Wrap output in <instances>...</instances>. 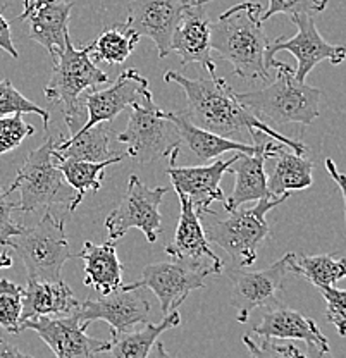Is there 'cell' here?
<instances>
[{"mask_svg":"<svg viewBox=\"0 0 346 358\" xmlns=\"http://www.w3.org/2000/svg\"><path fill=\"white\" fill-rule=\"evenodd\" d=\"M166 83L178 85L185 92L188 100V112L186 117L199 128L219 134L224 138H233L234 134L248 133L252 143L259 138L260 133L267 134L271 140L291 148L295 154L303 155L307 147L298 140L286 138L277 133L264 121L257 119L247 106L240 102L234 95L224 78L217 76L214 80H202V78H186L178 71H166L164 74Z\"/></svg>","mask_w":346,"mask_h":358,"instance_id":"1","label":"cell"},{"mask_svg":"<svg viewBox=\"0 0 346 358\" xmlns=\"http://www.w3.org/2000/svg\"><path fill=\"white\" fill-rule=\"evenodd\" d=\"M260 14V3L241 2L210 22L212 50L231 62L234 74L241 80L269 81L266 59L269 40Z\"/></svg>","mask_w":346,"mask_h":358,"instance_id":"2","label":"cell"},{"mask_svg":"<svg viewBox=\"0 0 346 358\" xmlns=\"http://www.w3.org/2000/svg\"><path fill=\"white\" fill-rule=\"evenodd\" d=\"M289 195L279 199L266 196L257 200L254 207L243 208L241 205L238 208H228V215H219L217 212L207 208L200 215L207 240L221 246L236 267H250L257 260L260 245L269 236L267 212L284 203Z\"/></svg>","mask_w":346,"mask_h":358,"instance_id":"3","label":"cell"},{"mask_svg":"<svg viewBox=\"0 0 346 358\" xmlns=\"http://www.w3.org/2000/svg\"><path fill=\"white\" fill-rule=\"evenodd\" d=\"M276 71L277 76L274 83L255 92L234 93L236 99L271 128L289 122L312 124L319 117L321 90L296 80L295 69L284 62H281Z\"/></svg>","mask_w":346,"mask_h":358,"instance_id":"4","label":"cell"},{"mask_svg":"<svg viewBox=\"0 0 346 358\" xmlns=\"http://www.w3.org/2000/svg\"><path fill=\"white\" fill-rule=\"evenodd\" d=\"M54 62L50 81L43 88V93L50 102L61 103L69 136H73L85 122L81 95L85 92H92L99 85L107 83L109 76L93 62L90 47L76 48L71 42V36L66 40L64 50L54 59Z\"/></svg>","mask_w":346,"mask_h":358,"instance_id":"5","label":"cell"},{"mask_svg":"<svg viewBox=\"0 0 346 358\" xmlns=\"http://www.w3.org/2000/svg\"><path fill=\"white\" fill-rule=\"evenodd\" d=\"M6 246L23 260L28 279L33 281H59L62 267L73 255L64 221L52 212H45L35 226L10 236Z\"/></svg>","mask_w":346,"mask_h":358,"instance_id":"6","label":"cell"},{"mask_svg":"<svg viewBox=\"0 0 346 358\" xmlns=\"http://www.w3.org/2000/svg\"><path fill=\"white\" fill-rule=\"evenodd\" d=\"M129 107L131 114L128 126L117 134V140L126 147V157H131L143 166L161 157L178 160L181 154L180 133L169 119L162 117V109L154 102L150 90Z\"/></svg>","mask_w":346,"mask_h":358,"instance_id":"7","label":"cell"},{"mask_svg":"<svg viewBox=\"0 0 346 358\" xmlns=\"http://www.w3.org/2000/svg\"><path fill=\"white\" fill-rule=\"evenodd\" d=\"M55 138L48 136L38 148L29 152L21 164L9 193H20L17 210L36 212L54 203H71V193L54 160Z\"/></svg>","mask_w":346,"mask_h":358,"instance_id":"8","label":"cell"},{"mask_svg":"<svg viewBox=\"0 0 346 358\" xmlns=\"http://www.w3.org/2000/svg\"><path fill=\"white\" fill-rule=\"evenodd\" d=\"M166 193L167 188L164 186L148 188L138 176L129 178L126 195L106 219L109 240H121L129 229L136 227L148 243H155L159 234H162L161 203Z\"/></svg>","mask_w":346,"mask_h":358,"instance_id":"9","label":"cell"},{"mask_svg":"<svg viewBox=\"0 0 346 358\" xmlns=\"http://www.w3.org/2000/svg\"><path fill=\"white\" fill-rule=\"evenodd\" d=\"M295 253H286L282 259L262 271H247V267H238L229 272L233 282L231 305L236 310V320L245 324L255 308L276 303L286 278L293 274Z\"/></svg>","mask_w":346,"mask_h":358,"instance_id":"10","label":"cell"},{"mask_svg":"<svg viewBox=\"0 0 346 358\" xmlns=\"http://www.w3.org/2000/svg\"><path fill=\"white\" fill-rule=\"evenodd\" d=\"M214 274L206 264L173 260V262L150 264L141 272L140 281L129 285V288H148L161 301L164 315L176 310L188 298L193 289L206 288V278Z\"/></svg>","mask_w":346,"mask_h":358,"instance_id":"11","label":"cell"},{"mask_svg":"<svg viewBox=\"0 0 346 358\" xmlns=\"http://www.w3.org/2000/svg\"><path fill=\"white\" fill-rule=\"evenodd\" d=\"M289 20L296 24L298 33L291 38H284V36H279L274 42H269L267 45L266 59L267 66L276 67L281 64L274 59V55L277 52H291V55H295L298 66L295 69V78L301 83H305L307 76L310 74V71L314 69L319 62L327 61L331 64L338 66L345 61L346 50L341 45H331L329 42L322 38L321 33L315 28L314 16H308V14H295V16H289Z\"/></svg>","mask_w":346,"mask_h":358,"instance_id":"12","label":"cell"},{"mask_svg":"<svg viewBox=\"0 0 346 358\" xmlns=\"http://www.w3.org/2000/svg\"><path fill=\"white\" fill-rule=\"evenodd\" d=\"M90 322H83L78 312L64 317L42 315L21 322V331H35L55 358H93L110 350V341L87 334Z\"/></svg>","mask_w":346,"mask_h":358,"instance_id":"13","label":"cell"},{"mask_svg":"<svg viewBox=\"0 0 346 358\" xmlns=\"http://www.w3.org/2000/svg\"><path fill=\"white\" fill-rule=\"evenodd\" d=\"M196 2L212 0H131L124 24L138 36H148L164 59L171 54L173 33L185 9Z\"/></svg>","mask_w":346,"mask_h":358,"instance_id":"14","label":"cell"},{"mask_svg":"<svg viewBox=\"0 0 346 358\" xmlns=\"http://www.w3.org/2000/svg\"><path fill=\"white\" fill-rule=\"evenodd\" d=\"M78 315L83 322L103 320L110 326V333H124L131 331L136 324H147L150 315V303L143 296L141 288L131 289L129 285L109 294H102L93 300L88 298L78 307Z\"/></svg>","mask_w":346,"mask_h":358,"instance_id":"15","label":"cell"},{"mask_svg":"<svg viewBox=\"0 0 346 358\" xmlns=\"http://www.w3.org/2000/svg\"><path fill=\"white\" fill-rule=\"evenodd\" d=\"M23 13L17 20L24 22V31L33 42L47 48L52 59L64 50L69 38L71 0H23Z\"/></svg>","mask_w":346,"mask_h":358,"instance_id":"16","label":"cell"},{"mask_svg":"<svg viewBox=\"0 0 346 358\" xmlns=\"http://www.w3.org/2000/svg\"><path fill=\"white\" fill-rule=\"evenodd\" d=\"M148 88V80L141 76L135 67L122 71L114 81L113 87L106 90H92L83 99V106L87 109V119L78 131L92 128L100 122H113L126 107L141 99Z\"/></svg>","mask_w":346,"mask_h":358,"instance_id":"17","label":"cell"},{"mask_svg":"<svg viewBox=\"0 0 346 358\" xmlns=\"http://www.w3.org/2000/svg\"><path fill=\"white\" fill-rule=\"evenodd\" d=\"M171 52L181 57V64H200L208 71L210 78H217V67L212 61L210 20L206 13V2H196L186 7L183 16L173 33Z\"/></svg>","mask_w":346,"mask_h":358,"instance_id":"18","label":"cell"},{"mask_svg":"<svg viewBox=\"0 0 346 358\" xmlns=\"http://www.w3.org/2000/svg\"><path fill=\"white\" fill-rule=\"evenodd\" d=\"M236 155L231 157L229 160H217L208 166H195L185 167L178 164H169L167 174L173 181L174 192L178 195L188 196L193 201L196 214L200 215L210 207L214 201H222L224 203L226 196L221 188L222 176L233 166Z\"/></svg>","mask_w":346,"mask_h":358,"instance_id":"19","label":"cell"},{"mask_svg":"<svg viewBox=\"0 0 346 358\" xmlns=\"http://www.w3.org/2000/svg\"><path fill=\"white\" fill-rule=\"evenodd\" d=\"M178 199L181 203L180 221H178L173 241L166 246V253L173 260L206 264L212 267L214 274H221L224 264L221 262L217 253L210 248V241L207 240L202 221L193 207V201L185 195H178Z\"/></svg>","mask_w":346,"mask_h":358,"instance_id":"20","label":"cell"},{"mask_svg":"<svg viewBox=\"0 0 346 358\" xmlns=\"http://www.w3.org/2000/svg\"><path fill=\"white\" fill-rule=\"evenodd\" d=\"M281 148L277 141H264L262 147L254 154H236L233 166L229 167L234 174V188L229 200L224 201V208H238L248 201H257L269 196L267 193L266 162L276 155Z\"/></svg>","mask_w":346,"mask_h":358,"instance_id":"21","label":"cell"},{"mask_svg":"<svg viewBox=\"0 0 346 358\" xmlns=\"http://www.w3.org/2000/svg\"><path fill=\"white\" fill-rule=\"evenodd\" d=\"M162 117L169 119L174 126H176L178 133H180L181 145H186L189 152L202 162H207L210 159H217V157L228 154V152H236V154H254L262 147L264 141L257 140V143H243V141L231 140V138L219 136V134L207 131V129L199 128L193 124L185 114L171 110H161Z\"/></svg>","mask_w":346,"mask_h":358,"instance_id":"22","label":"cell"},{"mask_svg":"<svg viewBox=\"0 0 346 358\" xmlns=\"http://www.w3.org/2000/svg\"><path fill=\"white\" fill-rule=\"evenodd\" d=\"M255 334L271 339H300L307 345H315L322 350H329V341L321 333L317 324L303 313L286 307H274L266 312L262 320L255 326Z\"/></svg>","mask_w":346,"mask_h":358,"instance_id":"23","label":"cell"},{"mask_svg":"<svg viewBox=\"0 0 346 358\" xmlns=\"http://www.w3.org/2000/svg\"><path fill=\"white\" fill-rule=\"evenodd\" d=\"M80 301L64 281H33L23 288L21 322L42 315H68L78 310Z\"/></svg>","mask_w":346,"mask_h":358,"instance_id":"24","label":"cell"},{"mask_svg":"<svg viewBox=\"0 0 346 358\" xmlns=\"http://www.w3.org/2000/svg\"><path fill=\"white\" fill-rule=\"evenodd\" d=\"M78 257L83 260L85 286H93L100 294H109L121 288L124 266L115 252V241L109 240L102 245L85 241Z\"/></svg>","mask_w":346,"mask_h":358,"instance_id":"25","label":"cell"},{"mask_svg":"<svg viewBox=\"0 0 346 358\" xmlns=\"http://www.w3.org/2000/svg\"><path fill=\"white\" fill-rule=\"evenodd\" d=\"M124 154H115L110 148V129L107 122L92 126L74 133L68 140L55 141L54 160H78V162H103V160L124 159Z\"/></svg>","mask_w":346,"mask_h":358,"instance_id":"26","label":"cell"},{"mask_svg":"<svg viewBox=\"0 0 346 358\" xmlns=\"http://www.w3.org/2000/svg\"><path fill=\"white\" fill-rule=\"evenodd\" d=\"M273 159H276V164H274L273 174L267 179V193L271 199H279L282 195H289L291 192L310 188L314 182L312 160L295 154L293 150H284V145H281Z\"/></svg>","mask_w":346,"mask_h":358,"instance_id":"27","label":"cell"},{"mask_svg":"<svg viewBox=\"0 0 346 358\" xmlns=\"http://www.w3.org/2000/svg\"><path fill=\"white\" fill-rule=\"evenodd\" d=\"M181 324V315L178 310L164 315L159 324H148L141 331L131 333H110V350L113 358H148L152 348L161 338L162 333L174 329Z\"/></svg>","mask_w":346,"mask_h":358,"instance_id":"28","label":"cell"},{"mask_svg":"<svg viewBox=\"0 0 346 358\" xmlns=\"http://www.w3.org/2000/svg\"><path fill=\"white\" fill-rule=\"evenodd\" d=\"M114 164H119V160H103V162L62 160V162H55L64 181L76 192V196L68 205L69 212L76 210L78 205L85 200V195L88 192H99L102 188L103 171H106V167L114 166Z\"/></svg>","mask_w":346,"mask_h":358,"instance_id":"29","label":"cell"},{"mask_svg":"<svg viewBox=\"0 0 346 358\" xmlns=\"http://www.w3.org/2000/svg\"><path fill=\"white\" fill-rule=\"evenodd\" d=\"M140 36L126 24H115L88 45L93 62L122 64L131 55Z\"/></svg>","mask_w":346,"mask_h":358,"instance_id":"30","label":"cell"},{"mask_svg":"<svg viewBox=\"0 0 346 358\" xmlns=\"http://www.w3.org/2000/svg\"><path fill=\"white\" fill-rule=\"evenodd\" d=\"M293 274L310 281L315 288L334 286L346 275V260L334 255H301L295 257Z\"/></svg>","mask_w":346,"mask_h":358,"instance_id":"31","label":"cell"},{"mask_svg":"<svg viewBox=\"0 0 346 358\" xmlns=\"http://www.w3.org/2000/svg\"><path fill=\"white\" fill-rule=\"evenodd\" d=\"M23 288L9 279H0V327L10 334L21 333Z\"/></svg>","mask_w":346,"mask_h":358,"instance_id":"32","label":"cell"},{"mask_svg":"<svg viewBox=\"0 0 346 358\" xmlns=\"http://www.w3.org/2000/svg\"><path fill=\"white\" fill-rule=\"evenodd\" d=\"M36 114L43 119V128L50 122V112L43 107L36 106L29 99H26L21 92L14 88L10 80L0 81V115H9V114Z\"/></svg>","mask_w":346,"mask_h":358,"instance_id":"33","label":"cell"},{"mask_svg":"<svg viewBox=\"0 0 346 358\" xmlns=\"http://www.w3.org/2000/svg\"><path fill=\"white\" fill-rule=\"evenodd\" d=\"M35 133V128L23 119V114L0 115V155L16 150L28 136Z\"/></svg>","mask_w":346,"mask_h":358,"instance_id":"34","label":"cell"},{"mask_svg":"<svg viewBox=\"0 0 346 358\" xmlns=\"http://www.w3.org/2000/svg\"><path fill=\"white\" fill-rule=\"evenodd\" d=\"M241 339L250 353V358H307V355L295 345H277L271 338H262L260 341H255L250 334H245Z\"/></svg>","mask_w":346,"mask_h":358,"instance_id":"35","label":"cell"},{"mask_svg":"<svg viewBox=\"0 0 346 358\" xmlns=\"http://www.w3.org/2000/svg\"><path fill=\"white\" fill-rule=\"evenodd\" d=\"M329 0H269V7L266 13L260 14V20L266 22L276 14H288V16H295V14H314L322 13L327 7Z\"/></svg>","mask_w":346,"mask_h":358,"instance_id":"36","label":"cell"},{"mask_svg":"<svg viewBox=\"0 0 346 358\" xmlns=\"http://www.w3.org/2000/svg\"><path fill=\"white\" fill-rule=\"evenodd\" d=\"M321 294L326 300L327 322L336 327L338 334H346V293L345 289H338L334 286H319Z\"/></svg>","mask_w":346,"mask_h":358,"instance_id":"37","label":"cell"},{"mask_svg":"<svg viewBox=\"0 0 346 358\" xmlns=\"http://www.w3.org/2000/svg\"><path fill=\"white\" fill-rule=\"evenodd\" d=\"M9 189L0 188V246H6L10 236L23 231V226L13 221V212L17 210V203L9 200Z\"/></svg>","mask_w":346,"mask_h":358,"instance_id":"38","label":"cell"},{"mask_svg":"<svg viewBox=\"0 0 346 358\" xmlns=\"http://www.w3.org/2000/svg\"><path fill=\"white\" fill-rule=\"evenodd\" d=\"M0 48H2L3 52H7L13 59L20 57V52H17V48L14 47L9 21H7L2 14H0Z\"/></svg>","mask_w":346,"mask_h":358,"instance_id":"39","label":"cell"},{"mask_svg":"<svg viewBox=\"0 0 346 358\" xmlns=\"http://www.w3.org/2000/svg\"><path fill=\"white\" fill-rule=\"evenodd\" d=\"M0 358H33V357L26 355V353L21 352L17 346H14L13 343H9L6 338L0 336Z\"/></svg>","mask_w":346,"mask_h":358,"instance_id":"40","label":"cell"},{"mask_svg":"<svg viewBox=\"0 0 346 358\" xmlns=\"http://www.w3.org/2000/svg\"><path fill=\"white\" fill-rule=\"evenodd\" d=\"M326 169H327V173L331 174V178H333L334 181H336L338 189H340V193H341V195H343V199H345V201H346V193H345V174H341L340 171H338L336 164H334V160H331V159H326Z\"/></svg>","mask_w":346,"mask_h":358,"instance_id":"41","label":"cell"},{"mask_svg":"<svg viewBox=\"0 0 346 358\" xmlns=\"http://www.w3.org/2000/svg\"><path fill=\"white\" fill-rule=\"evenodd\" d=\"M307 358H334L331 350H322L315 345H307Z\"/></svg>","mask_w":346,"mask_h":358,"instance_id":"42","label":"cell"},{"mask_svg":"<svg viewBox=\"0 0 346 358\" xmlns=\"http://www.w3.org/2000/svg\"><path fill=\"white\" fill-rule=\"evenodd\" d=\"M148 358H173L169 355V352H167L166 348H164L162 343H155L154 348H152L150 355H148Z\"/></svg>","mask_w":346,"mask_h":358,"instance_id":"43","label":"cell"},{"mask_svg":"<svg viewBox=\"0 0 346 358\" xmlns=\"http://www.w3.org/2000/svg\"><path fill=\"white\" fill-rule=\"evenodd\" d=\"M13 267V257L9 253L2 252L0 253V268H9Z\"/></svg>","mask_w":346,"mask_h":358,"instance_id":"44","label":"cell"}]
</instances>
